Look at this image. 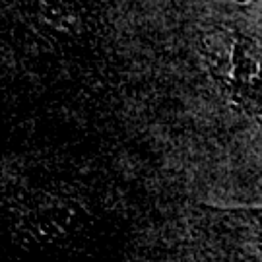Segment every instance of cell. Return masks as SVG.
<instances>
[{
	"label": "cell",
	"instance_id": "6da1fadb",
	"mask_svg": "<svg viewBox=\"0 0 262 262\" xmlns=\"http://www.w3.org/2000/svg\"><path fill=\"white\" fill-rule=\"evenodd\" d=\"M200 58L227 101L262 117V41L233 26H217L200 41Z\"/></svg>",
	"mask_w": 262,
	"mask_h": 262
}]
</instances>
